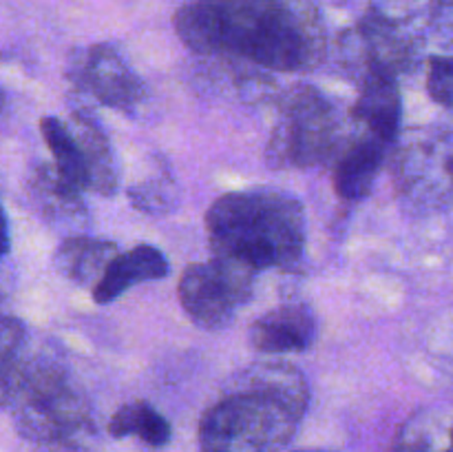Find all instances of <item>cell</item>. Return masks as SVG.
Wrapping results in <instances>:
<instances>
[{
  "instance_id": "obj_16",
  "label": "cell",
  "mask_w": 453,
  "mask_h": 452,
  "mask_svg": "<svg viewBox=\"0 0 453 452\" xmlns=\"http://www.w3.org/2000/svg\"><path fill=\"white\" fill-rule=\"evenodd\" d=\"M29 363L27 328L20 319L0 315V408H9Z\"/></svg>"
},
{
  "instance_id": "obj_3",
  "label": "cell",
  "mask_w": 453,
  "mask_h": 452,
  "mask_svg": "<svg viewBox=\"0 0 453 452\" xmlns=\"http://www.w3.org/2000/svg\"><path fill=\"white\" fill-rule=\"evenodd\" d=\"M206 233L215 257L255 273L295 269L305 246V213L299 199L281 191H237L208 208Z\"/></svg>"
},
{
  "instance_id": "obj_8",
  "label": "cell",
  "mask_w": 453,
  "mask_h": 452,
  "mask_svg": "<svg viewBox=\"0 0 453 452\" xmlns=\"http://www.w3.org/2000/svg\"><path fill=\"white\" fill-rule=\"evenodd\" d=\"M339 51L348 69L361 75L363 82L370 78L394 80L410 56L401 27L380 20L374 13H367L354 29L345 31Z\"/></svg>"
},
{
  "instance_id": "obj_19",
  "label": "cell",
  "mask_w": 453,
  "mask_h": 452,
  "mask_svg": "<svg viewBox=\"0 0 453 452\" xmlns=\"http://www.w3.org/2000/svg\"><path fill=\"white\" fill-rule=\"evenodd\" d=\"M175 180L171 173H159V175H150L149 180L133 184L128 189V198H131L133 207L140 211L150 213V215H162L175 207Z\"/></svg>"
},
{
  "instance_id": "obj_18",
  "label": "cell",
  "mask_w": 453,
  "mask_h": 452,
  "mask_svg": "<svg viewBox=\"0 0 453 452\" xmlns=\"http://www.w3.org/2000/svg\"><path fill=\"white\" fill-rule=\"evenodd\" d=\"M40 131H42L44 142H47L49 151L53 153V167L58 168L65 180L75 184L78 189H87V175H84L82 158L75 146L73 137L66 131L65 124L58 118H42L40 122Z\"/></svg>"
},
{
  "instance_id": "obj_11",
  "label": "cell",
  "mask_w": 453,
  "mask_h": 452,
  "mask_svg": "<svg viewBox=\"0 0 453 452\" xmlns=\"http://www.w3.org/2000/svg\"><path fill=\"white\" fill-rule=\"evenodd\" d=\"M388 142L370 136V133H358L352 142L341 146L334 162V189L348 202L363 199L374 186L383 167Z\"/></svg>"
},
{
  "instance_id": "obj_14",
  "label": "cell",
  "mask_w": 453,
  "mask_h": 452,
  "mask_svg": "<svg viewBox=\"0 0 453 452\" xmlns=\"http://www.w3.org/2000/svg\"><path fill=\"white\" fill-rule=\"evenodd\" d=\"M352 118L363 127V131L383 142H394L401 127V93L396 80L370 78L361 84Z\"/></svg>"
},
{
  "instance_id": "obj_6",
  "label": "cell",
  "mask_w": 453,
  "mask_h": 452,
  "mask_svg": "<svg viewBox=\"0 0 453 452\" xmlns=\"http://www.w3.org/2000/svg\"><path fill=\"white\" fill-rule=\"evenodd\" d=\"M255 275L248 266L224 257L188 266L177 286L181 308L206 331L230 326L239 310L250 301Z\"/></svg>"
},
{
  "instance_id": "obj_22",
  "label": "cell",
  "mask_w": 453,
  "mask_h": 452,
  "mask_svg": "<svg viewBox=\"0 0 453 452\" xmlns=\"http://www.w3.org/2000/svg\"><path fill=\"white\" fill-rule=\"evenodd\" d=\"M9 253V224L7 215H4V208L0 204V260Z\"/></svg>"
},
{
  "instance_id": "obj_23",
  "label": "cell",
  "mask_w": 453,
  "mask_h": 452,
  "mask_svg": "<svg viewBox=\"0 0 453 452\" xmlns=\"http://www.w3.org/2000/svg\"><path fill=\"white\" fill-rule=\"evenodd\" d=\"M434 4H436L441 12H445L447 16H453V0H436Z\"/></svg>"
},
{
  "instance_id": "obj_20",
  "label": "cell",
  "mask_w": 453,
  "mask_h": 452,
  "mask_svg": "<svg viewBox=\"0 0 453 452\" xmlns=\"http://www.w3.org/2000/svg\"><path fill=\"white\" fill-rule=\"evenodd\" d=\"M429 96L441 105L449 106L453 102V56H438L429 60L427 75Z\"/></svg>"
},
{
  "instance_id": "obj_1",
  "label": "cell",
  "mask_w": 453,
  "mask_h": 452,
  "mask_svg": "<svg viewBox=\"0 0 453 452\" xmlns=\"http://www.w3.org/2000/svg\"><path fill=\"white\" fill-rule=\"evenodd\" d=\"M173 25L195 53L279 74L314 69L327 51L314 0H190L177 9Z\"/></svg>"
},
{
  "instance_id": "obj_12",
  "label": "cell",
  "mask_w": 453,
  "mask_h": 452,
  "mask_svg": "<svg viewBox=\"0 0 453 452\" xmlns=\"http://www.w3.org/2000/svg\"><path fill=\"white\" fill-rule=\"evenodd\" d=\"M168 275V260L159 248L150 244H137L131 251L118 253L106 266L100 282L93 286V300L97 304H111L128 288L144 282H155Z\"/></svg>"
},
{
  "instance_id": "obj_13",
  "label": "cell",
  "mask_w": 453,
  "mask_h": 452,
  "mask_svg": "<svg viewBox=\"0 0 453 452\" xmlns=\"http://www.w3.org/2000/svg\"><path fill=\"white\" fill-rule=\"evenodd\" d=\"M66 131L73 137L82 158L87 191L113 195L118 189V164L104 129L88 113H73L66 120Z\"/></svg>"
},
{
  "instance_id": "obj_21",
  "label": "cell",
  "mask_w": 453,
  "mask_h": 452,
  "mask_svg": "<svg viewBox=\"0 0 453 452\" xmlns=\"http://www.w3.org/2000/svg\"><path fill=\"white\" fill-rule=\"evenodd\" d=\"M436 0H372V12L379 16L380 20L392 22V25L401 27L410 18L418 16L423 9L434 4Z\"/></svg>"
},
{
  "instance_id": "obj_2",
  "label": "cell",
  "mask_w": 453,
  "mask_h": 452,
  "mask_svg": "<svg viewBox=\"0 0 453 452\" xmlns=\"http://www.w3.org/2000/svg\"><path fill=\"white\" fill-rule=\"evenodd\" d=\"M310 403L305 377L288 363L234 375L199 424V452H277L299 428Z\"/></svg>"
},
{
  "instance_id": "obj_9",
  "label": "cell",
  "mask_w": 453,
  "mask_h": 452,
  "mask_svg": "<svg viewBox=\"0 0 453 452\" xmlns=\"http://www.w3.org/2000/svg\"><path fill=\"white\" fill-rule=\"evenodd\" d=\"M319 332L317 315L305 304H283L257 319L248 341L261 353H303Z\"/></svg>"
},
{
  "instance_id": "obj_4",
  "label": "cell",
  "mask_w": 453,
  "mask_h": 452,
  "mask_svg": "<svg viewBox=\"0 0 453 452\" xmlns=\"http://www.w3.org/2000/svg\"><path fill=\"white\" fill-rule=\"evenodd\" d=\"M13 410L16 428L35 443H65L88 425L87 403L53 359H31L22 375Z\"/></svg>"
},
{
  "instance_id": "obj_5",
  "label": "cell",
  "mask_w": 453,
  "mask_h": 452,
  "mask_svg": "<svg viewBox=\"0 0 453 452\" xmlns=\"http://www.w3.org/2000/svg\"><path fill=\"white\" fill-rule=\"evenodd\" d=\"M339 137L336 106L317 89L296 87L286 93L279 106L265 160L274 168L317 167L339 153Z\"/></svg>"
},
{
  "instance_id": "obj_24",
  "label": "cell",
  "mask_w": 453,
  "mask_h": 452,
  "mask_svg": "<svg viewBox=\"0 0 453 452\" xmlns=\"http://www.w3.org/2000/svg\"><path fill=\"white\" fill-rule=\"evenodd\" d=\"M3 106H4V96H3V91H0V111H3Z\"/></svg>"
},
{
  "instance_id": "obj_15",
  "label": "cell",
  "mask_w": 453,
  "mask_h": 452,
  "mask_svg": "<svg viewBox=\"0 0 453 452\" xmlns=\"http://www.w3.org/2000/svg\"><path fill=\"white\" fill-rule=\"evenodd\" d=\"M118 253L113 242L93 239L87 235H71L53 253V266L75 286L93 288Z\"/></svg>"
},
{
  "instance_id": "obj_10",
  "label": "cell",
  "mask_w": 453,
  "mask_h": 452,
  "mask_svg": "<svg viewBox=\"0 0 453 452\" xmlns=\"http://www.w3.org/2000/svg\"><path fill=\"white\" fill-rule=\"evenodd\" d=\"M29 195L35 211L51 224L78 230L87 222L82 189L71 184L53 164H40L29 177Z\"/></svg>"
},
{
  "instance_id": "obj_7",
  "label": "cell",
  "mask_w": 453,
  "mask_h": 452,
  "mask_svg": "<svg viewBox=\"0 0 453 452\" xmlns=\"http://www.w3.org/2000/svg\"><path fill=\"white\" fill-rule=\"evenodd\" d=\"M71 80L100 105L131 113L144 100V82L109 44H93L73 56Z\"/></svg>"
},
{
  "instance_id": "obj_17",
  "label": "cell",
  "mask_w": 453,
  "mask_h": 452,
  "mask_svg": "<svg viewBox=\"0 0 453 452\" xmlns=\"http://www.w3.org/2000/svg\"><path fill=\"white\" fill-rule=\"evenodd\" d=\"M111 437H140L142 441L153 448H162L171 441L173 428L153 406L146 401L124 403L109 421Z\"/></svg>"
}]
</instances>
